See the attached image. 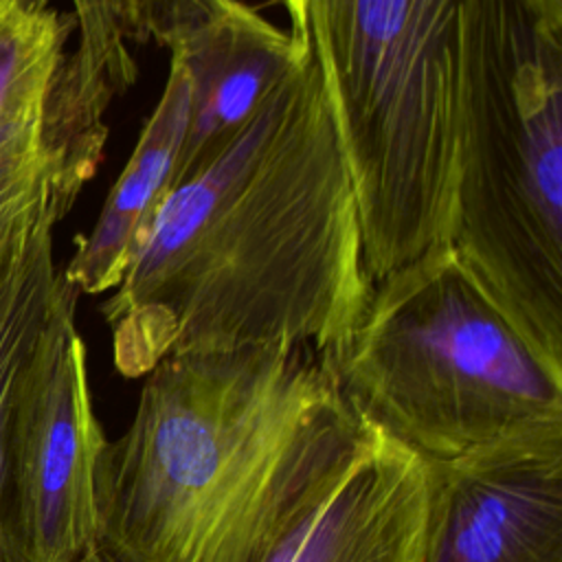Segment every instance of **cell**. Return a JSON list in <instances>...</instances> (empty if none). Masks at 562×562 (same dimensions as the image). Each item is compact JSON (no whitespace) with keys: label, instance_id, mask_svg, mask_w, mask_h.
<instances>
[{"label":"cell","instance_id":"1","mask_svg":"<svg viewBox=\"0 0 562 562\" xmlns=\"http://www.w3.org/2000/svg\"><path fill=\"white\" fill-rule=\"evenodd\" d=\"M373 283L351 171L305 48L222 151L167 191L101 314L116 371L143 378L182 353L329 356Z\"/></svg>","mask_w":562,"mask_h":562},{"label":"cell","instance_id":"2","mask_svg":"<svg viewBox=\"0 0 562 562\" xmlns=\"http://www.w3.org/2000/svg\"><path fill=\"white\" fill-rule=\"evenodd\" d=\"M364 428L310 347L169 356L101 452L99 547L116 562H263Z\"/></svg>","mask_w":562,"mask_h":562},{"label":"cell","instance_id":"3","mask_svg":"<svg viewBox=\"0 0 562 562\" xmlns=\"http://www.w3.org/2000/svg\"><path fill=\"white\" fill-rule=\"evenodd\" d=\"M446 244L562 375V33L529 0L461 11Z\"/></svg>","mask_w":562,"mask_h":562},{"label":"cell","instance_id":"4","mask_svg":"<svg viewBox=\"0 0 562 562\" xmlns=\"http://www.w3.org/2000/svg\"><path fill=\"white\" fill-rule=\"evenodd\" d=\"M283 4L321 72L378 281L448 237L465 0Z\"/></svg>","mask_w":562,"mask_h":562},{"label":"cell","instance_id":"5","mask_svg":"<svg viewBox=\"0 0 562 562\" xmlns=\"http://www.w3.org/2000/svg\"><path fill=\"white\" fill-rule=\"evenodd\" d=\"M323 358L362 419L430 463L562 417V375L446 241L378 279L356 329Z\"/></svg>","mask_w":562,"mask_h":562},{"label":"cell","instance_id":"6","mask_svg":"<svg viewBox=\"0 0 562 562\" xmlns=\"http://www.w3.org/2000/svg\"><path fill=\"white\" fill-rule=\"evenodd\" d=\"M105 441L72 307L42 342L11 419L7 516L15 562H79L99 547Z\"/></svg>","mask_w":562,"mask_h":562},{"label":"cell","instance_id":"7","mask_svg":"<svg viewBox=\"0 0 562 562\" xmlns=\"http://www.w3.org/2000/svg\"><path fill=\"white\" fill-rule=\"evenodd\" d=\"M435 472L428 562H562V417Z\"/></svg>","mask_w":562,"mask_h":562},{"label":"cell","instance_id":"8","mask_svg":"<svg viewBox=\"0 0 562 562\" xmlns=\"http://www.w3.org/2000/svg\"><path fill=\"white\" fill-rule=\"evenodd\" d=\"M435 498V463L367 422L263 562H428Z\"/></svg>","mask_w":562,"mask_h":562},{"label":"cell","instance_id":"9","mask_svg":"<svg viewBox=\"0 0 562 562\" xmlns=\"http://www.w3.org/2000/svg\"><path fill=\"white\" fill-rule=\"evenodd\" d=\"M92 173L59 167L0 209V562H15L7 516V450L18 395L57 318L79 292L55 261V231Z\"/></svg>","mask_w":562,"mask_h":562},{"label":"cell","instance_id":"10","mask_svg":"<svg viewBox=\"0 0 562 562\" xmlns=\"http://www.w3.org/2000/svg\"><path fill=\"white\" fill-rule=\"evenodd\" d=\"M189 79V121L171 187L200 171L246 125L305 46L241 0H204L169 46Z\"/></svg>","mask_w":562,"mask_h":562},{"label":"cell","instance_id":"11","mask_svg":"<svg viewBox=\"0 0 562 562\" xmlns=\"http://www.w3.org/2000/svg\"><path fill=\"white\" fill-rule=\"evenodd\" d=\"M162 94L145 121L130 160L110 189L88 235L64 266L79 294L112 292L123 279L147 226L171 189L173 169L187 134L189 79L182 57L169 50Z\"/></svg>","mask_w":562,"mask_h":562},{"label":"cell","instance_id":"12","mask_svg":"<svg viewBox=\"0 0 562 562\" xmlns=\"http://www.w3.org/2000/svg\"><path fill=\"white\" fill-rule=\"evenodd\" d=\"M77 46L70 68L77 90L90 105L110 110L136 77L134 46L165 48L198 15L202 0H70Z\"/></svg>","mask_w":562,"mask_h":562},{"label":"cell","instance_id":"13","mask_svg":"<svg viewBox=\"0 0 562 562\" xmlns=\"http://www.w3.org/2000/svg\"><path fill=\"white\" fill-rule=\"evenodd\" d=\"M108 125L79 108L70 66L42 94L0 116V209L59 167L97 173Z\"/></svg>","mask_w":562,"mask_h":562},{"label":"cell","instance_id":"14","mask_svg":"<svg viewBox=\"0 0 562 562\" xmlns=\"http://www.w3.org/2000/svg\"><path fill=\"white\" fill-rule=\"evenodd\" d=\"M72 33V13L50 0H0V116L64 75Z\"/></svg>","mask_w":562,"mask_h":562},{"label":"cell","instance_id":"15","mask_svg":"<svg viewBox=\"0 0 562 562\" xmlns=\"http://www.w3.org/2000/svg\"><path fill=\"white\" fill-rule=\"evenodd\" d=\"M536 15L555 33H562V0H529Z\"/></svg>","mask_w":562,"mask_h":562},{"label":"cell","instance_id":"16","mask_svg":"<svg viewBox=\"0 0 562 562\" xmlns=\"http://www.w3.org/2000/svg\"><path fill=\"white\" fill-rule=\"evenodd\" d=\"M79 562H116L108 551H103L101 547L92 549L88 555H83Z\"/></svg>","mask_w":562,"mask_h":562}]
</instances>
